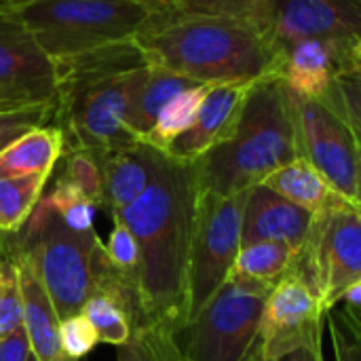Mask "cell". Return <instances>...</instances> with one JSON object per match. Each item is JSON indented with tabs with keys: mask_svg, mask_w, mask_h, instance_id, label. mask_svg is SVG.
<instances>
[{
	"mask_svg": "<svg viewBox=\"0 0 361 361\" xmlns=\"http://www.w3.org/2000/svg\"><path fill=\"white\" fill-rule=\"evenodd\" d=\"M256 82L212 85L203 97L192 127L182 133L165 152L182 161H199L212 148L228 142L237 131L250 91Z\"/></svg>",
	"mask_w": 361,
	"mask_h": 361,
	"instance_id": "14",
	"label": "cell"
},
{
	"mask_svg": "<svg viewBox=\"0 0 361 361\" xmlns=\"http://www.w3.org/2000/svg\"><path fill=\"white\" fill-rule=\"evenodd\" d=\"M290 102L300 157L307 159L341 197L353 201L360 146L353 127L324 99H307L290 91Z\"/></svg>",
	"mask_w": 361,
	"mask_h": 361,
	"instance_id": "10",
	"label": "cell"
},
{
	"mask_svg": "<svg viewBox=\"0 0 361 361\" xmlns=\"http://www.w3.org/2000/svg\"><path fill=\"white\" fill-rule=\"evenodd\" d=\"M294 269L309 281L322 311H334L361 279V214L353 201L338 197L315 216Z\"/></svg>",
	"mask_w": 361,
	"mask_h": 361,
	"instance_id": "8",
	"label": "cell"
},
{
	"mask_svg": "<svg viewBox=\"0 0 361 361\" xmlns=\"http://www.w3.org/2000/svg\"><path fill=\"white\" fill-rule=\"evenodd\" d=\"M353 203H361V144L357 146V182H355V199H353Z\"/></svg>",
	"mask_w": 361,
	"mask_h": 361,
	"instance_id": "39",
	"label": "cell"
},
{
	"mask_svg": "<svg viewBox=\"0 0 361 361\" xmlns=\"http://www.w3.org/2000/svg\"><path fill=\"white\" fill-rule=\"evenodd\" d=\"M326 317L317 294L292 264L267 298L258 330V361H279L322 343Z\"/></svg>",
	"mask_w": 361,
	"mask_h": 361,
	"instance_id": "11",
	"label": "cell"
},
{
	"mask_svg": "<svg viewBox=\"0 0 361 361\" xmlns=\"http://www.w3.org/2000/svg\"><path fill=\"white\" fill-rule=\"evenodd\" d=\"M275 286L228 279L182 328L186 361H258L260 317Z\"/></svg>",
	"mask_w": 361,
	"mask_h": 361,
	"instance_id": "6",
	"label": "cell"
},
{
	"mask_svg": "<svg viewBox=\"0 0 361 361\" xmlns=\"http://www.w3.org/2000/svg\"><path fill=\"white\" fill-rule=\"evenodd\" d=\"M199 82L176 74L171 70L165 68H157V66H144L140 72V78L133 87L131 93V102H129V129L137 135L140 142H144V137L150 133V129L154 127L161 110L182 91L195 87Z\"/></svg>",
	"mask_w": 361,
	"mask_h": 361,
	"instance_id": "19",
	"label": "cell"
},
{
	"mask_svg": "<svg viewBox=\"0 0 361 361\" xmlns=\"http://www.w3.org/2000/svg\"><path fill=\"white\" fill-rule=\"evenodd\" d=\"M19 233L11 247L13 256L23 258L34 269L59 319L82 313L95 290L97 260L104 252L97 233L70 231L42 199Z\"/></svg>",
	"mask_w": 361,
	"mask_h": 361,
	"instance_id": "5",
	"label": "cell"
},
{
	"mask_svg": "<svg viewBox=\"0 0 361 361\" xmlns=\"http://www.w3.org/2000/svg\"><path fill=\"white\" fill-rule=\"evenodd\" d=\"M353 68L351 53L330 40H300L286 51L283 57V80L286 87L307 99H322L336 76Z\"/></svg>",
	"mask_w": 361,
	"mask_h": 361,
	"instance_id": "17",
	"label": "cell"
},
{
	"mask_svg": "<svg viewBox=\"0 0 361 361\" xmlns=\"http://www.w3.org/2000/svg\"><path fill=\"white\" fill-rule=\"evenodd\" d=\"M262 184L273 192H277L279 197L296 203L298 207L315 216L322 214L341 197L330 186V182L302 157L273 171Z\"/></svg>",
	"mask_w": 361,
	"mask_h": 361,
	"instance_id": "21",
	"label": "cell"
},
{
	"mask_svg": "<svg viewBox=\"0 0 361 361\" xmlns=\"http://www.w3.org/2000/svg\"><path fill=\"white\" fill-rule=\"evenodd\" d=\"M27 361H36V357H34V355H30V360Z\"/></svg>",
	"mask_w": 361,
	"mask_h": 361,
	"instance_id": "44",
	"label": "cell"
},
{
	"mask_svg": "<svg viewBox=\"0 0 361 361\" xmlns=\"http://www.w3.org/2000/svg\"><path fill=\"white\" fill-rule=\"evenodd\" d=\"M66 142L57 125L36 127L0 152V178L49 176L63 157Z\"/></svg>",
	"mask_w": 361,
	"mask_h": 361,
	"instance_id": "20",
	"label": "cell"
},
{
	"mask_svg": "<svg viewBox=\"0 0 361 361\" xmlns=\"http://www.w3.org/2000/svg\"><path fill=\"white\" fill-rule=\"evenodd\" d=\"M42 201L57 214V218L78 235H95L93 218L97 205L87 199L78 188L57 178L49 195H42Z\"/></svg>",
	"mask_w": 361,
	"mask_h": 361,
	"instance_id": "26",
	"label": "cell"
},
{
	"mask_svg": "<svg viewBox=\"0 0 361 361\" xmlns=\"http://www.w3.org/2000/svg\"><path fill=\"white\" fill-rule=\"evenodd\" d=\"M267 27L283 55L309 38L330 40L353 53L361 42V0H273Z\"/></svg>",
	"mask_w": 361,
	"mask_h": 361,
	"instance_id": "13",
	"label": "cell"
},
{
	"mask_svg": "<svg viewBox=\"0 0 361 361\" xmlns=\"http://www.w3.org/2000/svg\"><path fill=\"white\" fill-rule=\"evenodd\" d=\"M0 102L6 110L59 102L55 61L11 11L0 15Z\"/></svg>",
	"mask_w": 361,
	"mask_h": 361,
	"instance_id": "12",
	"label": "cell"
},
{
	"mask_svg": "<svg viewBox=\"0 0 361 361\" xmlns=\"http://www.w3.org/2000/svg\"><path fill=\"white\" fill-rule=\"evenodd\" d=\"M212 85L207 82H199L186 91H182L180 95H176L159 114L154 127L150 129V133L144 137V144H150L152 148L165 152L182 133H186L195 118L197 112L203 104V97L207 95Z\"/></svg>",
	"mask_w": 361,
	"mask_h": 361,
	"instance_id": "24",
	"label": "cell"
},
{
	"mask_svg": "<svg viewBox=\"0 0 361 361\" xmlns=\"http://www.w3.org/2000/svg\"><path fill=\"white\" fill-rule=\"evenodd\" d=\"M165 4L178 13L188 15L256 19L267 23L273 0H165Z\"/></svg>",
	"mask_w": 361,
	"mask_h": 361,
	"instance_id": "27",
	"label": "cell"
},
{
	"mask_svg": "<svg viewBox=\"0 0 361 361\" xmlns=\"http://www.w3.org/2000/svg\"><path fill=\"white\" fill-rule=\"evenodd\" d=\"M298 157L290 91L281 74L267 76L252 87L235 135L197 161L199 186L214 195L243 192Z\"/></svg>",
	"mask_w": 361,
	"mask_h": 361,
	"instance_id": "3",
	"label": "cell"
},
{
	"mask_svg": "<svg viewBox=\"0 0 361 361\" xmlns=\"http://www.w3.org/2000/svg\"><path fill=\"white\" fill-rule=\"evenodd\" d=\"M163 0H19L11 13L53 59L133 40Z\"/></svg>",
	"mask_w": 361,
	"mask_h": 361,
	"instance_id": "4",
	"label": "cell"
},
{
	"mask_svg": "<svg viewBox=\"0 0 361 361\" xmlns=\"http://www.w3.org/2000/svg\"><path fill=\"white\" fill-rule=\"evenodd\" d=\"M315 224V214L298 207L296 203L279 197L264 184L250 188L245 212L241 245L258 241L286 243L300 252Z\"/></svg>",
	"mask_w": 361,
	"mask_h": 361,
	"instance_id": "15",
	"label": "cell"
},
{
	"mask_svg": "<svg viewBox=\"0 0 361 361\" xmlns=\"http://www.w3.org/2000/svg\"><path fill=\"white\" fill-rule=\"evenodd\" d=\"M0 112H11V110H6V108L2 106V102H0Z\"/></svg>",
	"mask_w": 361,
	"mask_h": 361,
	"instance_id": "42",
	"label": "cell"
},
{
	"mask_svg": "<svg viewBox=\"0 0 361 361\" xmlns=\"http://www.w3.org/2000/svg\"><path fill=\"white\" fill-rule=\"evenodd\" d=\"M296 256H298L296 250L275 241H258V243L241 245L228 279L277 283L292 269Z\"/></svg>",
	"mask_w": 361,
	"mask_h": 361,
	"instance_id": "22",
	"label": "cell"
},
{
	"mask_svg": "<svg viewBox=\"0 0 361 361\" xmlns=\"http://www.w3.org/2000/svg\"><path fill=\"white\" fill-rule=\"evenodd\" d=\"M19 269L21 298H23V330L36 361H74L63 355L59 341L61 319L40 283L34 269L19 256H11Z\"/></svg>",
	"mask_w": 361,
	"mask_h": 361,
	"instance_id": "18",
	"label": "cell"
},
{
	"mask_svg": "<svg viewBox=\"0 0 361 361\" xmlns=\"http://www.w3.org/2000/svg\"><path fill=\"white\" fill-rule=\"evenodd\" d=\"M357 68H360V66H357Z\"/></svg>",
	"mask_w": 361,
	"mask_h": 361,
	"instance_id": "46",
	"label": "cell"
},
{
	"mask_svg": "<svg viewBox=\"0 0 361 361\" xmlns=\"http://www.w3.org/2000/svg\"><path fill=\"white\" fill-rule=\"evenodd\" d=\"M178 336L180 332L169 324H140L127 343L116 347V361H186Z\"/></svg>",
	"mask_w": 361,
	"mask_h": 361,
	"instance_id": "23",
	"label": "cell"
},
{
	"mask_svg": "<svg viewBox=\"0 0 361 361\" xmlns=\"http://www.w3.org/2000/svg\"><path fill=\"white\" fill-rule=\"evenodd\" d=\"M279 361H324V353H322V343L311 345V347H302L290 355H286Z\"/></svg>",
	"mask_w": 361,
	"mask_h": 361,
	"instance_id": "37",
	"label": "cell"
},
{
	"mask_svg": "<svg viewBox=\"0 0 361 361\" xmlns=\"http://www.w3.org/2000/svg\"><path fill=\"white\" fill-rule=\"evenodd\" d=\"M345 302H351V305H360L361 307V279L345 294V298H343Z\"/></svg>",
	"mask_w": 361,
	"mask_h": 361,
	"instance_id": "38",
	"label": "cell"
},
{
	"mask_svg": "<svg viewBox=\"0 0 361 361\" xmlns=\"http://www.w3.org/2000/svg\"><path fill=\"white\" fill-rule=\"evenodd\" d=\"M355 207H357V209H360V214H361V203H355Z\"/></svg>",
	"mask_w": 361,
	"mask_h": 361,
	"instance_id": "43",
	"label": "cell"
},
{
	"mask_svg": "<svg viewBox=\"0 0 361 361\" xmlns=\"http://www.w3.org/2000/svg\"><path fill=\"white\" fill-rule=\"evenodd\" d=\"M326 322L330 326V336H332L336 361H361V338H357L353 332H349L336 319L334 313H328Z\"/></svg>",
	"mask_w": 361,
	"mask_h": 361,
	"instance_id": "34",
	"label": "cell"
},
{
	"mask_svg": "<svg viewBox=\"0 0 361 361\" xmlns=\"http://www.w3.org/2000/svg\"><path fill=\"white\" fill-rule=\"evenodd\" d=\"M102 171V205L108 214H116L131 205L150 186L161 150L137 142L127 148L95 152Z\"/></svg>",
	"mask_w": 361,
	"mask_h": 361,
	"instance_id": "16",
	"label": "cell"
},
{
	"mask_svg": "<svg viewBox=\"0 0 361 361\" xmlns=\"http://www.w3.org/2000/svg\"><path fill=\"white\" fill-rule=\"evenodd\" d=\"M341 309L338 311H330V313H334L336 315V319L349 330V332H353L357 338H361V307L360 305H351V302H341L338 305Z\"/></svg>",
	"mask_w": 361,
	"mask_h": 361,
	"instance_id": "36",
	"label": "cell"
},
{
	"mask_svg": "<svg viewBox=\"0 0 361 361\" xmlns=\"http://www.w3.org/2000/svg\"><path fill=\"white\" fill-rule=\"evenodd\" d=\"M351 59H353V66H360L361 68V42L353 49V53H351Z\"/></svg>",
	"mask_w": 361,
	"mask_h": 361,
	"instance_id": "40",
	"label": "cell"
},
{
	"mask_svg": "<svg viewBox=\"0 0 361 361\" xmlns=\"http://www.w3.org/2000/svg\"><path fill=\"white\" fill-rule=\"evenodd\" d=\"M148 66L165 68L195 82H256L283 76V51L264 21L157 11L135 34Z\"/></svg>",
	"mask_w": 361,
	"mask_h": 361,
	"instance_id": "2",
	"label": "cell"
},
{
	"mask_svg": "<svg viewBox=\"0 0 361 361\" xmlns=\"http://www.w3.org/2000/svg\"><path fill=\"white\" fill-rule=\"evenodd\" d=\"M322 99L347 118L361 144V68L343 70Z\"/></svg>",
	"mask_w": 361,
	"mask_h": 361,
	"instance_id": "29",
	"label": "cell"
},
{
	"mask_svg": "<svg viewBox=\"0 0 361 361\" xmlns=\"http://www.w3.org/2000/svg\"><path fill=\"white\" fill-rule=\"evenodd\" d=\"M55 118V104H42L11 112H0V152L11 146L15 140H19L23 133L51 125Z\"/></svg>",
	"mask_w": 361,
	"mask_h": 361,
	"instance_id": "32",
	"label": "cell"
},
{
	"mask_svg": "<svg viewBox=\"0 0 361 361\" xmlns=\"http://www.w3.org/2000/svg\"><path fill=\"white\" fill-rule=\"evenodd\" d=\"M13 8V2H8V0H0V15L2 13H8Z\"/></svg>",
	"mask_w": 361,
	"mask_h": 361,
	"instance_id": "41",
	"label": "cell"
},
{
	"mask_svg": "<svg viewBox=\"0 0 361 361\" xmlns=\"http://www.w3.org/2000/svg\"><path fill=\"white\" fill-rule=\"evenodd\" d=\"M59 341H61V351L66 357L78 361L82 360L87 353H91L95 349V345L99 343L95 328L91 326V322L85 317V313H76L72 317L61 319L59 326Z\"/></svg>",
	"mask_w": 361,
	"mask_h": 361,
	"instance_id": "33",
	"label": "cell"
},
{
	"mask_svg": "<svg viewBox=\"0 0 361 361\" xmlns=\"http://www.w3.org/2000/svg\"><path fill=\"white\" fill-rule=\"evenodd\" d=\"M23 328L19 269L13 258H0V341Z\"/></svg>",
	"mask_w": 361,
	"mask_h": 361,
	"instance_id": "28",
	"label": "cell"
},
{
	"mask_svg": "<svg viewBox=\"0 0 361 361\" xmlns=\"http://www.w3.org/2000/svg\"><path fill=\"white\" fill-rule=\"evenodd\" d=\"M8 2H19V0H8ZM163 2H165V0H163Z\"/></svg>",
	"mask_w": 361,
	"mask_h": 361,
	"instance_id": "45",
	"label": "cell"
},
{
	"mask_svg": "<svg viewBox=\"0 0 361 361\" xmlns=\"http://www.w3.org/2000/svg\"><path fill=\"white\" fill-rule=\"evenodd\" d=\"M49 176L0 178V233L15 235L30 220L44 195Z\"/></svg>",
	"mask_w": 361,
	"mask_h": 361,
	"instance_id": "25",
	"label": "cell"
},
{
	"mask_svg": "<svg viewBox=\"0 0 361 361\" xmlns=\"http://www.w3.org/2000/svg\"><path fill=\"white\" fill-rule=\"evenodd\" d=\"M63 169L59 173L61 180L78 188L87 199H91L97 207L102 205V171L95 152L89 150H72L63 152Z\"/></svg>",
	"mask_w": 361,
	"mask_h": 361,
	"instance_id": "31",
	"label": "cell"
},
{
	"mask_svg": "<svg viewBox=\"0 0 361 361\" xmlns=\"http://www.w3.org/2000/svg\"><path fill=\"white\" fill-rule=\"evenodd\" d=\"M114 226L110 231L108 243H104L106 247V256L112 264V269L125 279L129 281L135 292H137V271H140V243L133 237V233L129 231V226L112 216Z\"/></svg>",
	"mask_w": 361,
	"mask_h": 361,
	"instance_id": "30",
	"label": "cell"
},
{
	"mask_svg": "<svg viewBox=\"0 0 361 361\" xmlns=\"http://www.w3.org/2000/svg\"><path fill=\"white\" fill-rule=\"evenodd\" d=\"M247 195L250 190L235 195H199L188 260L186 324L228 281V275L241 250Z\"/></svg>",
	"mask_w": 361,
	"mask_h": 361,
	"instance_id": "9",
	"label": "cell"
},
{
	"mask_svg": "<svg viewBox=\"0 0 361 361\" xmlns=\"http://www.w3.org/2000/svg\"><path fill=\"white\" fill-rule=\"evenodd\" d=\"M199 195L197 161L161 152L144 195L110 214L121 218L140 243L137 300L142 324L163 322L178 332L186 326L188 260Z\"/></svg>",
	"mask_w": 361,
	"mask_h": 361,
	"instance_id": "1",
	"label": "cell"
},
{
	"mask_svg": "<svg viewBox=\"0 0 361 361\" xmlns=\"http://www.w3.org/2000/svg\"><path fill=\"white\" fill-rule=\"evenodd\" d=\"M32 355L27 334L23 328H19L8 338L0 341V361H27Z\"/></svg>",
	"mask_w": 361,
	"mask_h": 361,
	"instance_id": "35",
	"label": "cell"
},
{
	"mask_svg": "<svg viewBox=\"0 0 361 361\" xmlns=\"http://www.w3.org/2000/svg\"><path fill=\"white\" fill-rule=\"evenodd\" d=\"M142 68L91 80L59 95L53 125L63 133V152H106L140 142L129 129L127 116L131 93Z\"/></svg>",
	"mask_w": 361,
	"mask_h": 361,
	"instance_id": "7",
	"label": "cell"
}]
</instances>
